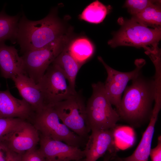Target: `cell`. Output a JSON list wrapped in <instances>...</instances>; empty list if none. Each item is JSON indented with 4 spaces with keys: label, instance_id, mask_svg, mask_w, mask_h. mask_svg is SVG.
<instances>
[{
    "label": "cell",
    "instance_id": "6da1fadb",
    "mask_svg": "<svg viewBox=\"0 0 161 161\" xmlns=\"http://www.w3.org/2000/svg\"><path fill=\"white\" fill-rule=\"evenodd\" d=\"M132 80V84L125 89L116 111L120 119L137 127L150 120L153 103L160 88L155 79L146 78L141 73Z\"/></svg>",
    "mask_w": 161,
    "mask_h": 161
},
{
    "label": "cell",
    "instance_id": "7a4b0ae2",
    "mask_svg": "<svg viewBox=\"0 0 161 161\" xmlns=\"http://www.w3.org/2000/svg\"><path fill=\"white\" fill-rule=\"evenodd\" d=\"M55 13L52 10L38 21L29 20L22 15L19 21L16 37L21 53L43 48L65 35Z\"/></svg>",
    "mask_w": 161,
    "mask_h": 161
},
{
    "label": "cell",
    "instance_id": "3957f363",
    "mask_svg": "<svg viewBox=\"0 0 161 161\" xmlns=\"http://www.w3.org/2000/svg\"><path fill=\"white\" fill-rule=\"evenodd\" d=\"M118 21L121 28L108 42L112 47L127 46L142 47L145 51H152L158 47L161 38V27H148L132 18L129 20L120 18Z\"/></svg>",
    "mask_w": 161,
    "mask_h": 161
},
{
    "label": "cell",
    "instance_id": "277c9868",
    "mask_svg": "<svg viewBox=\"0 0 161 161\" xmlns=\"http://www.w3.org/2000/svg\"><path fill=\"white\" fill-rule=\"evenodd\" d=\"M30 120L40 134L52 139L79 148L85 145L87 141L64 124L51 105H45L41 110L34 112Z\"/></svg>",
    "mask_w": 161,
    "mask_h": 161
},
{
    "label": "cell",
    "instance_id": "5b68a950",
    "mask_svg": "<svg viewBox=\"0 0 161 161\" xmlns=\"http://www.w3.org/2000/svg\"><path fill=\"white\" fill-rule=\"evenodd\" d=\"M92 86V94L86 104L87 120L91 131L114 129L120 117L112 107L104 83L98 82Z\"/></svg>",
    "mask_w": 161,
    "mask_h": 161
},
{
    "label": "cell",
    "instance_id": "8992f818",
    "mask_svg": "<svg viewBox=\"0 0 161 161\" xmlns=\"http://www.w3.org/2000/svg\"><path fill=\"white\" fill-rule=\"evenodd\" d=\"M68 41V37L65 35L45 47L23 53L21 57L25 74L37 84Z\"/></svg>",
    "mask_w": 161,
    "mask_h": 161
},
{
    "label": "cell",
    "instance_id": "52a82bcc",
    "mask_svg": "<svg viewBox=\"0 0 161 161\" xmlns=\"http://www.w3.org/2000/svg\"><path fill=\"white\" fill-rule=\"evenodd\" d=\"M49 105L70 129L87 140L91 130L87 120L86 104L80 95L77 93L66 100Z\"/></svg>",
    "mask_w": 161,
    "mask_h": 161
},
{
    "label": "cell",
    "instance_id": "ba28073f",
    "mask_svg": "<svg viewBox=\"0 0 161 161\" xmlns=\"http://www.w3.org/2000/svg\"><path fill=\"white\" fill-rule=\"evenodd\" d=\"M43 94L45 105H52L76 95L71 89L63 72L52 63L37 84Z\"/></svg>",
    "mask_w": 161,
    "mask_h": 161
},
{
    "label": "cell",
    "instance_id": "9c48e42d",
    "mask_svg": "<svg viewBox=\"0 0 161 161\" xmlns=\"http://www.w3.org/2000/svg\"><path fill=\"white\" fill-rule=\"evenodd\" d=\"M98 59L103 64L107 74L104 87L106 95L112 105L114 106L117 110L120 105L121 95L126 87L128 82L132 80L140 73L145 63L143 59H137L135 61V69L128 72L116 70L108 65L100 56Z\"/></svg>",
    "mask_w": 161,
    "mask_h": 161
},
{
    "label": "cell",
    "instance_id": "30bf717a",
    "mask_svg": "<svg viewBox=\"0 0 161 161\" xmlns=\"http://www.w3.org/2000/svg\"><path fill=\"white\" fill-rule=\"evenodd\" d=\"M39 132L33 124L23 120L1 143L10 151L20 155L33 149L39 142Z\"/></svg>",
    "mask_w": 161,
    "mask_h": 161
},
{
    "label": "cell",
    "instance_id": "8fae6325",
    "mask_svg": "<svg viewBox=\"0 0 161 161\" xmlns=\"http://www.w3.org/2000/svg\"><path fill=\"white\" fill-rule=\"evenodd\" d=\"M39 149L46 161H75L85 158L84 150L40 134Z\"/></svg>",
    "mask_w": 161,
    "mask_h": 161
},
{
    "label": "cell",
    "instance_id": "7c38bea8",
    "mask_svg": "<svg viewBox=\"0 0 161 161\" xmlns=\"http://www.w3.org/2000/svg\"><path fill=\"white\" fill-rule=\"evenodd\" d=\"M91 131L83 150L86 161H96L107 152L115 155L114 129Z\"/></svg>",
    "mask_w": 161,
    "mask_h": 161
},
{
    "label": "cell",
    "instance_id": "4fadbf2b",
    "mask_svg": "<svg viewBox=\"0 0 161 161\" xmlns=\"http://www.w3.org/2000/svg\"><path fill=\"white\" fill-rule=\"evenodd\" d=\"M34 113L28 103L14 97L8 89L0 90V118L30 120Z\"/></svg>",
    "mask_w": 161,
    "mask_h": 161
},
{
    "label": "cell",
    "instance_id": "5bb4252c",
    "mask_svg": "<svg viewBox=\"0 0 161 161\" xmlns=\"http://www.w3.org/2000/svg\"><path fill=\"white\" fill-rule=\"evenodd\" d=\"M12 79L22 99L30 105L34 112L39 111L44 107L42 92L32 79L24 74L18 75Z\"/></svg>",
    "mask_w": 161,
    "mask_h": 161
},
{
    "label": "cell",
    "instance_id": "9a60e30c",
    "mask_svg": "<svg viewBox=\"0 0 161 161\" xmlns=\"http://www.w3.org/2000/svg\"><path fill=\"white\" fill-rule=\"evenodd\" d=\"M0 71L1 75L12 79L20 74H25L24 64L15 47L8 46L4 43L0 44Z\"/></svg>",
    "mask_w": 161,
    "mask_h": 161
},
{
    "label": "cell",
    "instance_id": "2e32d148",
    "mask_svg": "<svg viewBox=\"0 0 161 161\" xmlns=\"http://www.w3.org/2000/svg\"><path fill=\"white\" fill-rule=\"evenodd\" d=\"M160 108L154 107L148 125L136 148L131 155L122 159L124 161H148L154 134L155 125Z\"/></svg>",
    "mask_w": 161,
    "mask_h": 161
},
{
    "label": "cell",
    "instance_id": "e0dca14e",
    "mask_svg": "<svg viewBox=\"0 0 161 161\" xmlns=\"http://www.w3.org/2000/svg\"><path fill=\"white\" fill-rule=\"evenodd\" d=\"M58 66L66 77L70 88L75 93L76 76L81 66L70 54L66 47L52 63Z\"/></svg>",
    "mask_w": 161,
    "mask_h": 161
},
{
    "label": "cell",
    "instance_id": "ac0fdd59",
    "mask_svg": "<svg viewBox=\"0 0 161 161\" xmlns=\"http://www.w3.org/2000/svg\"><path fill=\"white\" fill-rule=\"evenodd\" d=\"M161 1L155 0L143 11L132 17L138 22L148 27H161Z\"/></svg>",
    "mask_w": 161,
    "mask_h": 161
},
{
    "label": "cell",
    "instance_id": "d6986e66",
    "mask_svg": "<svg viewBox=\"0 0 161 161\" xmlns=\"http://www.w3.org/2000/svg\"><path fill=\"white\" fill-rule=\"evenodd\" d=\"M18 14L15 16L7 15L4 10L0 12V44L9 40L16 42L18 25L20 19Z\"/></svg>",
    "mask_w": 161,
    "mask_h": 161
},
{
    "label": "cell",
    "instance_id": "ffe728a7",
    "mask_svg": "<svg viewBox=\"0 0 161 161\" xmlns=\"http://www.w3.org/2000/svg\"><path fill=\"white\" fill-rule=\"evenodd\" d=\"M68 48L70 54L81 66L92 56L94 52L93 44L84 37L74 40Z\"/></svg>",
    "mask_w": 161,
    "mask_h": 161
},
{
    "label": "cell",
    "instance_id": "44dd1931",
    "mask_svg": "<svg viewBox=\"0 0 161 161\" xmlns=\"http://www.w3.org/2000/svg\"><path fill=\"white\" fill-rule=\"evenodd\" d=\"M109 8L98 0L91 3L79 15L80 18L90 23H100L104 20L108 13Z\"/></svg>",
    "mask_w": 161,
    "mask_h": 161
},
{
    "label": "cell",
    "instance_id": "7402d4cb",
    "mask_svg": "<svg viewBox=\"0 0 161 161\" xmlns=\"http://www.w3.org/2000/svg\"><path fill=\"white\" fill-rule=\"evenodd\" d=\"M18 118H0V143L7 135L21 121Z\"/></svg>",
    "mask_w": 161,
    "mask_h": 161
},
{
    "label": "cell",
    "instance_id": "603a6c76",
    "mask_svg": "<svg viewBox=\"0 0 161 161\" xmlns=\"http://www.w3.org/2000/svg\"><path fill=\"white\" fill-rule=\"evenodd\" d=\"M155 0H127L125 1L124 7H126L129 12L133 16L140 13Z\"/></svg>",
    "mask_w": 161,
    "mask_h": 161
},
{
    "label": "cell",
    "instance_id": "cb8c5ba5",
    "mask_svg": "<svg viewBox=\"0 0 161 161\" xmlns=\"http://www.w3.org/2000/svg\"><path fill=\"white\" fill-rule=\"evenodd\" d=\"M20 161H46V160L39 149L35 148L21 155Z\"/></svg>",
    "mask_w": 161,
    "mask_h": 161
},
{
    "label": "cell",
    "instance_id": "d4e9b609",
    "mask_svg": "<svg viewBox=\"0 0 161 161\" xmlns=\"http://www.w3.org/2000/svg\"><path fill=\"white\" fill-rule=\"evenodd\" d=\"M149 156L151 161H161V136L158 138L157 143L156 146L151 148Z\"/></svg>",
    "mask_w": 161,
    "mask_h": 161
},
{
    "label": "cell",
    "instance_id": "484cf974",
    "mask_svg": "<svg viewBox=\"0 0 161 161\" xmlns=\"http://www.w3.org/2000/svg\"><path fill=\"white\" fill-rule=\"evenodd\" d=\"M8 151V148L0 143V161H7Z\"/></svg>",
    "mask_w": 161,
    "mask_h": 161
},
{
    "label": "cell",
    "instance_id": "4316f807",
    "mask_svg": "<svg viewBox=\"0 0 161 161\" xmlns=\"http://www.w3.org/2000/svg\"><path fill=\"white\" fill-rule=\"evenodd\" d=\"M8 149L7 161H20L21 155L18 154Z\"/></svg>",
    "mask_w": 161,
    "mask_h": 161
},
{
    "label": "cell",
    "instance_id": "83f0119b",
    "mask_svg": "<svg viewBox=\"0 0 161 161\" xmlns=\"http://www.w3.org/2000/svg\"><path fill=\"white\" fill-rule=\"evenodd\" d=\"M105 155L103 161H110L112 156L111 154L109 152H107Z\"/></svg>",
    "mask_w": 161,
    "mask_h": 161
},
{
    "label": "cell",
    "instance_id": "f1b7e54d",
    "mask_svg": "<svg viewBox=\"0 0 161 161\" xmlns=\"http://www.w3.org/2000/svg\"><path fill=\"white\" fill-rule=\"evenodd\" d=\"M111 159L113 160L114 161H124L122 158L115 157V156L112 157Z\"/></svg>",
    "mask_w": 161,
    "mask_h": 161
},
{
    "label": "cell",
    "instance_id": "f546056e",
    "mask_svg": "<svg viewBox=\"0 0 161 161\" xmlns=\"http://www.w3.org/2000/svg\"><path fill=\"white\" fill-rule=\"evenodd\" d=\"M75 161H86L85 158Z\"/></svg>",
    "mask_w": 161,
    "mask_h": 161
}]
</instances>
